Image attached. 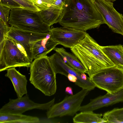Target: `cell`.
Wrapping results in <instances>:
<instances>
[{
  "label": "cell",
  "mask_w": 123,
  "mask_h": 123,
  "mask_svg": "<svg viewBox=\"0 0 123 123\" xmlns=\"http://www.w3.org/2000/svg\"><path fill=\"white\" fill-rule=\"evenodd\" d=\"M59 23L62 27L86 31L98 28L105 21L91 0H63Z\"/></svg>",
  "instance_id": "cell-1"
},
{
  "label": "cell",
  "mask_w": 123,
  "mask_h": 123,
  "mask_svg": "<svg viewBox=\"0 0 123 123\" xmlns=\"http://www.w3.org/2000/svg\"><path fill=\"white\" fill-rule=\"evenodd\" d=\"M100 46L86 33L83 39L70 48L90 77L102 70L115 66L103 52Z\"/></svg>",
  "instance_id": "cell-2"
},
{
  "label": "cell",
  "mask_w": 123,
  "mask_h": 123,
  "mask_svg": "<svg viewBox=\"0 0 123 123\" xmlns=\"http://www.w3.org/2000/svg\"><path fill=\"white\" fill-rule=\"evenodd\" d=\"M29 67L31 83L46 96L54 94L57 89L56 74L51 66L48 56L34 59Z\"/></svg>",
  "instance_id": "cell-3"
},
{
  "label": "cell",
  "mask_w": 123,
  "mask_h": 123,
  "mask_svg": "<svg viewBox=\"0 0 123 123\" xmlns=\"http://www.w3.org/2000/svg\"><path fill=\"white\" fill-rule=\"evenodd\" d=\"M8 23L23 31L42 33H50V26L42 21L37 12L23 8L11 9Z\"/></svg>",
  "instance_id": "cell-4"
},
{
  "label": "cell",
  "mask_w": 123,
  "mask_h": 123,
  "mask_svg": "<svg viewBox=\"0 0 123 123\" xmlns=\"http://www.w3.org/2000/svg\"><path fill=\"white\" fill-rule=\"evenodd\" d=\"M31 63L23 47L6 37L0 49V72L12 68H28Z\"/></svg>",
  "instance_id": "cell-5"
},
{
  "label": "cell",
  "mask_w": 123,
  "mask_h": 123,
  "mask_svg": "<svg viewBox=\"0 0 123 123\" xmlns=\"http://www.w3.org/2000/svg\"><path fill=\"white\" fill-rule=\"evenodd\" d=\"M90 78L96 87L107 92L114 94L123 89V68L116 66L107 68Z\"/></svg>",
  "instance_id": "cell-6"
},
{
  "label": "cell",
  "mask_w": 123,
  "mask_h": 123,
  "mask_svg": "<svg viewBox=\"0 0 123 123\" xmlns=\"http://www.w3.org/2000/svg\"><path fill=\"white\" fill-rule=\"evenodd\" d=\"M90 91L82 89L74 95L66 96L62 101L54 104L47 111V118L74 116L79 111L82 103Z\"/></svg>",
  "instance_id": "cell-7"
},
{
  "label": "cell",
  "mask_w": 123,
  "mask_h": 123,
  "mask_svg": "<svg viewBox=\"0 0 123 123\" xmlns=\"http://www.w3.org/2000/svg\"><path fill=\"white\" fill-rule=\"evenodd\" d=\"M54 98L47 103L40 104L35 103L30 99L27 94L15 99H10L9 102L0 109V113L14 114H22L26 111L34 109L48 110L54 104Z\"/></svg>",
  "instance_id": "cell-8"
},
{
  "label": "cell",
  "mask_w": 123,
  "mask_h": 123,
  "mask_svg": "<svg viewBox=\"0 0 123 123\" xmlns=\"http://www.w3.org/2000/svg\"><path fill=\"white\" fill-rule=\"evenodd\" d=\"M49 33L24 31L11 26L7 34L6 37L11 39L23 47L31 63L34 59L33 55L34 45L37 41L46 38Z\"/></svg>",
  "instance_id": "cell-9"
},
{
  "label": "cell",
  "mask_w": 123,
  "mask_h": 123,
  "mask_svg": "<svg viewBox=\"0 0 123 123\" xmlns=\"http://www.w3.org/2000/svg\"><path fill=\"white\" fill-rule=\"evenodd\" d=\"M102 14L106 24L115 33L123 35V15L108 0H91Z\"/></svg>",
  "instance_id": "cell-10"
},
{
  "label": "cell",
  "mask_w": 123,
  "mask_h": 123,
  "mask_svg": "<svg viewBox=\"0 0 123 123\" xmlns=\"http://www.w3.org/2000/svg\"><path fill=\"white\" fill-rule=\"evenodd\" d=\"M51 37L58 44L71 48L84 37L86 31L62 27L50 28Z\"/></svg>",
  "instance_id": "cell-11"
},
{
  "label": "cell",
  "mask_w": 123,
  "mask_h": 123,
  "mask_svg": "<svg viewBox=\"0 0 123 123\" xmlns=\"http://www.w3.org/2000/svg\"><path fill=\"white\" fill-rule=\"evenodd\" d=\"M121 102H123V89L114 94L107 92L104 95L91 99L89 103L81 106L79 111H93L103 107Z\"/></svg>",
  "instance_id": "cell-12"
},
{
  "label": "cell",
  "mask_w": 123,
  "mask_h": 123,
  "mask_svg": "<svg viewBox=\"0 0 123 123\" xmlns=\"http://www.w3.org/2000/svg\"><path fill=\"white\" fill-rule=\"evenodd\" d=\"M15 68L7 69L5 76L9 78L12 81L17 97H21L27 94V80L25 76L21 74Z\"/></svg>",
  "instance_id": "cell-13"
},
{
  "label": "cell",
  "mask_w": 123,
  "mask_h": 123,
  "mask_svg": "<svg viewBox=\"0 0 123 123\" xmlns=\"http://www.w3.org/2000/svg\"><path fill=\"white\" fill-rule=\"evenodd\" d=\"M58 44L51 38L50 32L46 38L37 41L34 45L33 49V59L46 56Z\"/></svg>",
  "instance_id": "cell-14"
},
{
  "label": "cell",
  "mask_w": 123,
  "mask_h": 123,
  "mask_svg": "<svg viewBox=\"0 0 123 123\" xmlns=\"http://www.w3.org/2000/svg\"><path fill=\"white\" fill-rule=\"evenodd\" d=\"M51 66L56 74H60L67 77L70 74L77 77L79 72L64 62L62 58L57 52L48 56Z\"/></svg>",
  "instance_id": "cell-15"
},
{
  "label": "cell",
  "mask_w": 123,
  "mask_h": 123,
  "mask_svg": "<svg viewBox=\"0 0 123 123\" xmlns=\"http://www.w3.org/2000/svg\"><path fill=\"white\" fill-rule=\"evenodd\" d=\"M104 54L116 67L123 68V46L121 44L100 46Z\"/></svg>",
  "instance_id": "cell-16"
},
{
  "label": "cell",
  "mask_w": 123,
  "mask_h": 123,
  "mask_svg": "<svg viewBox=\"0 0 123 123\" xmlns=\"http://www.w3.org/2000/svg\"><path fill=\"white\" fill-rule=\"evenodd\" d=\"M63 9L51 7L37 12L42 21L50 26L59 22Z\"/></svg>",
  "instance_id": "cell-17"
},
{
  "label": "cell",
  "mask_w": 123,
  "mask_h": 123,
  "mask_svg": "<svg viewBox=\"0 0 123 123\" xmlns=\"http://www.w3.org/2000/svg\"><path fill=\"white\" fill-rule=\"evenodd\" d=\"M53 50L61 56L65 62L73 68L82 73H86V69L74 54L67 52L63 48L55 47Z\"/></svg>",
  "instance_id": "cell-18"
},
{
  "label": "cell",
  "mask_w": 123,
  "mask_h": 123,
  "mask_svg": "<svg viewBox=\"0 0 123 123\" xmlns=\"http://www.w3.org/2000/svg\"><path fill=\"white\" fill-rule=\"evenodd\" d=\"M39 118L36 117L0 113V123H38Z\"/></svg>",
  "instance_id": "cell-19"
},
{
  "label": "cell",
  "mask_w": 123,
  "mask_h": 123,
  "mask_svg": "<svg viewBox=\"0 0 123 123\" xmlns=\"http://www.w3.org/2000/svg\"><path fill=\"white\" fill-rule=\"evenodd\" d=\"M102 114H97L92 111L81 112L77 114L73 118L74 123H107L102 117Z\"/></svg>",
  "instance_id": "cell-20"
},
{
  "label": "cell",
  "mask_w": 123,
  "mask_h": 123,
  "mask_svg": "<svg viewBox=\"0 0 123 123\" xmlns=\"http://www.w3.org/2000/svg\"><path fill=\"white\" fill-rule=\"evenodd\" d=\"M103 118L109 123H123V108H116L105 112Z\"/></svg>",
  "instance_id": "cell-21"
},
{
  "label": "cell",
  "mask_w": 123,
  "mask_h": 123,
  "mask_svg": "<svg viewBox=\"0 0 123 123\" xmlns=\"http://www.w3.org/2000/svg\"><path fill=\"white\" fill-rule=\"evenodd\" d=\"M41 10L51 7L63 8V0H31Z\"/></svg>",
  "instance_id": "cell-22"
},
{
  "label": "cell",
  "mask_w": 123,
  "mask_h": 123,
  "mask_svg": "<svg viewBox=\"0 0 123 123\" xmlns=\"http://www.w3.org/2000/svg\"><path fill=\"white\" fill-rule=\"evenodd\" d=\"M14 0L20 5L25 9L34 12H38L41 11L31 0Z\"/></svg>",
  "instance_id": "cell-23"
},
{
  "label": "cell",
  "mask_w": 123,
  "mask_h": 123,
  "mask_svg": "<svg viewBox=\"0 0 123 123\" xmlns=\"http://www.w3.org/2000/svg\"><path fill=\"white\" fill-rule=\"evenodd\" d=\"M10 11V8L0 5V19L7 25L8 23Z\"/></svg>",
  "instance_id": "cell-24"
},
{
  "label": "cell",
  "mask_w": 123,
  "mask_h": 123,
  "mask_svg": "<svg viewBox=\"0 0 123 123\" xmlns=\"http://www.w3.org/2000/svg\"><path fill=\"white\" fill-rule=\"evenodd\" d=\"M10 29V27L4 23L0 19V43L4 42L7 34Z\"/></svg>",
  "instance_id": "cell-25"
},
{
  "label": "cell",
  "mask_w": 123,
  "mask_h": 123,
  "mask_svg": "<svg viewBox=\"0 0 123 123\" xmlns=\"http://www.w3.org/2000/svg\"><path fill=\"white\" fill-rule=\"evenodd\" d=\"M0 5L8 7L10 9L15 8H23L22 6L14 0H0Z\"/></svg>",
  "instance_id": "cell-26"
},
{
  "label": "cell",
  "mask_w": 123,
  "mask_h": 123,
  "mask_svg": "<svg viewBox=\"0 0 123 123\" xmlns=\"http://www.w3.org/2000/svg\"><path fill=\"white\" fill-rule=\"evenodd\" d=\"M67 77L70 81L75 83L77 80V78L74 76L70 74L68 75Z\"/></svg>",
  "instance_id": "cell-27"
},
{
  "label": "cell",
  "mask_w": 123,
  "mask_h": 123,
  "mask_svg": "<svg viewBox=\"0 0 123 123\" xmlns=\"http://www.w3.org/2000/svg\"><path fill=\"white\" fill-rule=\"evenodd\" d=\"M65 92L66 93L69 95H73L72 89L70 86H68L66 88Z\"/></svg>",
  "instance_id": "cell-28"
},
{
  "label": "cell",
  "mask_w": 123,
  "mask_h": 123,
  "mask_svg": "<svg viewBox=\"0 0 123 123\" xmlns=\"http://www.w3.org/2000/svg\"><path fill=\"white\" fill-rule=\"evenodd\" d=\"M108 0L113 2H114V1H115L116 0Z\"/></svg>",
  "instance_id": "cell-29"
}]
</instances>
